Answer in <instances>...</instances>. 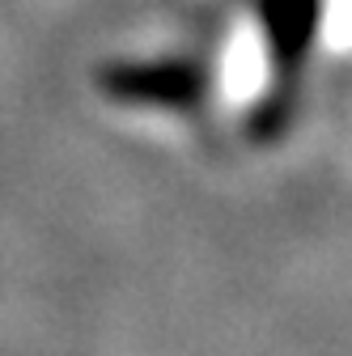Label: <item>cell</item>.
Returning <instances> with one entry per match:
<instances>
[{
  "label": "cell",
  "mask_w": 352,
  "mask_h": 356,
  "mask_svg": "<svg viewBox=\"0 0 352 356\" xmlns=\"http://www.w3.org/2000/svg\"><path fill=\"white\" fill-rule=\"evenodd\" d=\"M102 89L115 102L131 106H170V111H191L204 98V68L187 60H166V64H115L102 72Z\"/></svg>",
  "instance_id": "1"
}]
</instances>
